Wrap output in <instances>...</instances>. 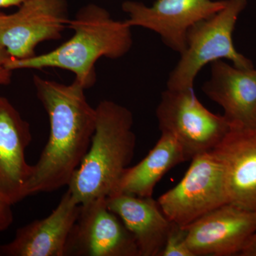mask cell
<instances>
[{"instance_id":"5b68a950","label":"cell","mask_w":256,"mask_h":256,"mask_svg":"<svg viewBox=\"0 0 256 256\" xmlns=\"http://www.w3.org/2000/svg\"><path fill=\"white\" fill-rule=\"evenodd\" d=\"M156 116L161 132L176 138L188 160L213 150L232 128L224 116L203 106L194 88H166L162 94Z\"/></svg>"},{"instance_id":"ffe728a7","label":"cell","mask_w":256,"mask_h":256,"mask_svg":"<svg viewBox=\"0 0 256 256\" xmlns=\"http://www.w3.org/2000/svg\"><path fill=\"white\" fill-rule=\"evenodd\" d=\"M240 256H256V232L248 240L245 246L240 252Z\"/></svg>"},{"instance_id":"8992f818","label":"cell","mask_w":256,"mask_h":256,"mask_svg":"<svg viewBox=\"0 0 256 256\" xmlns=\"http://www.w3.org/2000/svg\"><path fill=\"white\" fill-rule=\"evenodd\" d=\"M156 202L166 218L181 227L229 204L223 168L212 151L192 159L182 180Z\"/></svg>"},{"instance_id":"9a60e30c","label":"cell","mask_w":256,"mask_h":256,"mask_svg":"<svg viewBox=\"0 0 256 256\" xmlns=\"http://www.w3.org/2000/svg\"><path fill=\"white\" fill-rule=\"evenodd\" d=\"M108 207L132 234L140 256H160L172 222L152 197L114 194L106 198Z\"/></svg>"},{"instance_id":"8fae6325","label":"cell","mask_w":256,"mask_h":256,"mask_svg":"<svg viewBox=\"0 0 256 256\" xmlns=\"http://www.w3.org/2000/svg\"><path fill=\"white\" fill-rule=\"evenodd\" d=\"M210 151L223 168L229 204L256 210V128H230Z\"/></svg>"},{"instance_id":"44dd1931","label":"cell","mask_w":256,"mask_h":256,"mask_svg":"<svg viewBox=\"0 0 256 256\" xmlns=\"http://www.w3.org/2000/svg\"><path fill=\"white\" fill-rule=\"evenodd\" d=\"M28 0H0V9L8 8L10 6H18L22 4Z\"/></svg>"},{"instance_id":"ac0fdd59","label":"cell","mask_w":256,"mask_h":256,"mask_svg":"<svg viewBox=\"0 0 256 256\" xmlns=\"http://www.w3.org/2000/svg\"><path fill=\"white\" fill-rule=\"evenodd\" d=\"M11 203L0 192V232L6 230L13 222Z\"/></svg>"},{"instance_id":"603a6c76","label":"cell","mask_w":256,"mask_h":256,"mask_svg":"<svg viewBox=\"0 0 256 256\" xmlns=\"http://www.w3.org/2000/svg\"><path fill=\"white\" fill-rule=\"evenodd\" d=\"M0 256H1V254H0Z\"/></svg>"},{"instance_id":"d6986e66","label":"cell","mask_w":256,"mask_h":256,"mask_svg":"<svg viewBox=\"0 0 256 256\" xmlns=\"http://www.w3.org/2000/svg\"><path fill=\"white\" fill-rule=\"evenodd\" d=\"M11 56L8 52L0 47V85H9L12 82L13 72L6 66Z\"/></svg>"},{"instance_id":"e0dca14e","label":"cell","mask_w":256,"mask_h":256,"mask_svg":"<svg viewBox=\"0 0 256 256\" xmlns=\"http://www.w3.org/2000/svg\"><path fill=\"white\" fill-rule=\"evenodd\" d=\"M160 256H194L186 242V230L172 223Z\"/></svg>"},{"instance_id":"9c48e42d","label":"cell","mask_w":256,"mask_h":256,"mask_svg":"<svg viewBox=\"0 0 256 256\" xmlns=\"http://www.w3.org/2000/svg\"><path fill=\"white\" fill-rule=\"evenodd\" d=\"M64 256H140L137 242L106 198L80 204Z\"/></svg>"},{"instance_id":"277c9868","label":"cell","mask_w":256,"mask_h":256,"mask_svg":"<svg viewBox=\"0 0 256 256\" xmlns=\"http://www.w3.org/2000/svg\"><path fill=\"white\" fill-rule=\"evenodd\" d=\"M247 4V0H226L223 9L190 28L186 48L168 78V89L194 88L202 69L217 60H228L240 68L254 67L252 60L236 50L233 40L237 21Z\"/></svg>"},{"instance_id":"6da1fadb","label":"cell","mask_w":256,"mask_h":256,"mask_svg":"<svg viewBox=\"0 0 256 256\" xmlns=\"http://www.w3.org/2000/svg\"><path fill=\"white\" fill-rule=\"evenodd\" d=\"M33 82L48 114L50 133L40 159L32 166L25 197L68 186L88 150L96 126V108L76 80L66 85L34 75Z\"/></svg>"},{"instance_id":"2e32d148","label":"cell","mask_w":256,"mask_h":256,"mask_svg":"<svg viewBox=\"0 0 256 256\" xmlns=\"http://www.w3.org/2000/svg\"><path fill=\"white\" fill-rule=\"evenodd\" d=\"M186 161L188 158L176 138L169 133L162 132L148 156L124 172L114 194L152 197L160 180L170 170Z\"/></svg>"},{"instance_id":"52a82bcc","label":"cell","mask_w":256,"mask_h":256,"mask_svg":"<svg viewBox=\"0 0 256 256\" xmlns=\"http://www.w3.org/2000/svg\"><path fill=\"white\" fill-rule=\"evenodd\" d=\"M69 21L66 0H28L0 16V47L12 58H31L40 44L60 40Z\"/></svg>"},{"instance_id":"ba28073f","label":"cell","mask_w":256,"mask_h":256,"mask_svg":"<svg viewBox=\"0 0 256 256\" xmlns=\"http://www.w3.org/2000/svg\"><path fill=\"white\" fill-rule=\"evenodd\" d=\"M226 0H156L150 6L128 0L122 4L131 28L139 26L156 32L172 50L181 54L192 26L213 16Z\"/></svg>"},{"instance_id":"7c38bea8","label":"cell","mask_w":256,"mask_h":256,"mask_svg":"<svg viewBox=\"0 0 256 256\" xmlns=\"http://www.w3.org/2000/svg\"><path fill=\"white\" fill-rule=\"evenodd\" d=\"M31 141L30 124L8 98L0 96V192L12 205L25 198L32 172L25 151Z\"/></svg>"},{"instance_id":"5bb4252c","label":"cell","mask_w":256,"mask_h":256,"mask_svg":"<svg viewBox=\"0 0 256 256\" xmlns=\"http://www.w3.org/2000/svg\"><path fill=\"white\" fill-rule=\"evenodd\" d=\"M202 90L224 109L232 127L256 128V68H240L223 60L210 66Z\"/></svg>"},{"instance_id":"30bf717a","label":"cell","mask_w":256,"mask_h":256,"mask_svg":"<svg viewBox=\"0 0 256 256\" xmlns=\"http://www.w3.org/2000/svg\"><path fill=\"white\" fill-rule=\"evenodd\" d=\"M183 228L194 256H239L256 232V210L226 204Z\"/></svg>"},{"instance_id":"7a4b0ae2","label":"cell","mask_w":256,"mask_h":256,"mask_svg":"<svg viewBox=\"0 0 256 256\" xmlns=\"http://www.w3.org/2000/svg\"><path fill=\"white\" fill-rule=\"evenodd\" d=\"M68 26L73 36L55 50L31 58H10L6 66L42 70L63 69L72 72L86 90L96 82V64L102 57L119 60L132 48V28L126 21H118L102 6L88 4L80 9Z\"/></svg>"},{"instance_id":"7402d4cb","label":"cell","mask_w":256,"mask_h":256,"mask_svg":"<svg viewBox=\"0 0 256 256\" xmlns=\"http://www.w3.org/2000/svg\"><path fill=\"white\" fill-rule=\"evenodd\" d=\"M3 13L2 12H0V16H1L2 14Z\"/></svg>"},{"instance_id":"4fadbf2b","label":"cell","mask_w":256,"mask_h":256,"mask_svg":"<svg viewBox=\"0 0 256 256\" xmlns=\"http://www.w3.org/2000/svg\"><path fill=\"white\" fill-rule=\"evenodd\" d=\"M80 204L67 190L50 216L18 228L11 242L0 246L5 256H64Z\"/></svg>"},{"instance_id":"3957f363","label":"cell","mask_w":256,"mask_h":256,"mask_svg":"<svg viewBox=\"0 0 256 256\" xmlns=\"http://www.w3.org/2000/svg\"><path fill=\"white\" fill-rule=\"evenodd\" d=\"M95 130L88 150L68 184L79 204L114 194L136 148L132 112L112 100L96 108Z\"/></svg>"}]
</instances>
